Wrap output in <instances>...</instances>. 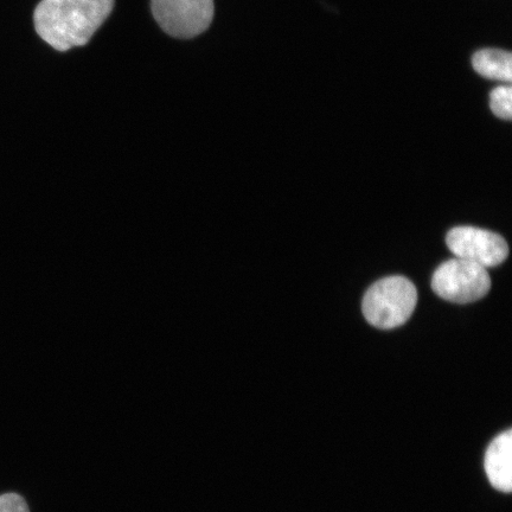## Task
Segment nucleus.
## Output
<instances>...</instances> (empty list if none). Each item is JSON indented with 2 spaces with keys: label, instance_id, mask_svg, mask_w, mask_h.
Wrapping results in <instances>:
<instances>
[{
  "label": "nucleus",
  "instance_id": "2",
  "mask_svg": "<svg viewBox=\"0 0 512 512\" xmlns=\"http://www.w3.org/2000/svg\"><path fill=\"white\" fill-rule=\"evenodd\" d=\"M418 291L411 280L394 275L377 281L363 298L364 318L377 329L399 328L413 315Z\"/></svg>",
  "mask_w": 512,
  "mask_h": 512
},
{
  "label": "nucleus",
  "instance_id": "1",
  "mask_svg": "<svg viewBox=\"0 0 512 512\" xmlns=\"http://www.w3.org/2000/svg\"><path fill=\"white\" fill-rule=\"evenodd\" d=\"M114 0H42L34 22L43 41L59 51L86 46L105 23Z\"/></svg>",
  "mask_w": 512,
  "mask_h": 512
},
{
  "label": "nucleus",
  "instance_id": "3",
  "mask_svg": "<svg viewBox=\"0 0 512 512\" xmlns=\"http://www.w3.org/2000/svg\"><path fill=\"white\" fill-rule=\"evenodd\" d=\"M432 288L447 302L469 304L489 293L491 279L486 268L463 259H452L441 264L432 278Z\"/></svg>",
  "mask_w": 512,
  "mask_h": 512
},
{
  "label": "nucleus",
  "instance_id": "4",
  "mask_svg": "<svg viewBox=\"0 0 512 512\" xmlns=\"http://www.w3.org/2000/svg\"><path fill=\"white\" fill-rule=\"evenodd\" d=\"M151 8L166 34L184 40L201 35L214 18V0H151Z\"/></svg>",
  "mask_w": 512,
  "mask_h": 512
},
{
  "label": "nucleus",
  "instance_id": "6",
  "mask_svg": "<svg viewBox=\"0 0 512 512\" xmlns=\"http://www.w3.org/2000/svg\"><path fill=\"white\" fill-rule=\"evenodd\" d=\"M485 471L495 489L509 492L512 489V433L503 432L491 441L485 453Z\"/></svg>",
  "mask_w": 512,
  "mask_h": 512
},
{
  "label": "nucleus",
  "instance_id": "7",
  "mask_svg": "<svg viewBox=\"0 0 512 512\" xmlns=\"http://www.w3.org/2000/svg\"><path fill=\"white\" fill-rule=\"evenodd\" d=\"M473 68L479 75L492 80L511 82L512 56L498 49L479 50L472 59Z\"/></svg>",
  "mask_w": 512,
  "mask_h": 512
},
{
  "label": "nucleus",
  "instance_id": "5",
  "mask_svg": "<svg viewBox=\"0 0 512 512\" xmlns=\"http://www.w3.org/2000/svg\"><path fill=\"white\" fill-rule=\"evenodd\" d=\"M446 243L456 258L484 268L503 264L509 255L508 243L501 235L476 227L451 229L446 236Z\"/></svg>",
  "mask_w": 512,
  "mask_h": 512
},
{
  "label": "nucleus",
  "instance_id": "8",
  "mask_svg": "<svg viewBox=\"0 0 512 512\" xmlns=\"http://www.w3.org/2000/svg\"><path fill=\"white\" fill-rule=\"evenodd\" d=\"M490 108L496 117L511 120L512 89L510 86H499L490 95Z\"/></svg>",
  "mask_w": 512,
  "mask_h": 512
},
{
  "label": "nucleus",
  "instance_id": "9",
  "mask_svg": "<svg viewBox=\"0 0 512 512\" xmlns=\"http://www.w3.org/2000/svg\"><path fill=\"white\" fill-rule=\"evenodd\" d=\"M0 512H29V508L21 496L5 494L0 496Z\"/></svg>",
  "mask_w": 512,
  "mask_h": 512
}]
</instances>
